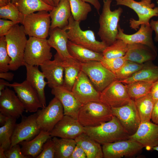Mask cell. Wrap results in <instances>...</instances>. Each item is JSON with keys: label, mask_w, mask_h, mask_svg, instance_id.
<instances>
[{"label": "cell", "mask_w": 158, "mask_h": 158, "mask_svg": "<svg viewBox=\"0 0 158 158\" xmlns=\"http://www.w3.org/2000/svg\"><path fill=\"white\" fill-rule=\"evenodd\" d=\"M84 127V133L100 144L129 139L130 135L117 118L96 126Z\"/></svg>", "instance_id": "obj_1"}, {"label": "cell", "mask_w": 158, "mask_h": 158, "mask_svg": "<svg viewBox=\"0 0 158 158\" xmlns=\"http://www.w3.org/2000/svg\"><path fill=\"white\" fill-rule=\"evenodd\" d=\"M112 1V0H103V7L99 20V27L97 34L107 46L117 40L118 23L123 12L120 7L112 11L110 8Z\"/></svg>", "instance_id": "obj_2"}, {"label": "cell", "mask_w": 158, "mask_h": 158, "mask_svg": "<svg viewBox=\"0 0 158 158\" xmlns=\"http://www.w3.org/2000/svg\"><path fill=\"white\" fill-rule=\"evenodd\" d=\"M23 25L15 24L5 36L8 55L9 70L16 71L25 63L24 54L28 39Z\"/></svg>", "instance_id": "obj_3"}, {"label": "cell", "mask_w": 158, "mask_h": 158, "mask_svg": "<svg viewBox=\"0 0 158 158\" xmlns=\"http://www.w3.org/2000/svg\"><path fill=\"white\" fill-rule=\"evenodd\" d=\"M112 116L110 107L101 102H91L82 105L77 120L83 127H94L109 121Z\"/></svg>", "instance_id": "obj_4"}, {"label": "cell", "mask_w": 158, "mask_h": 158, "mask_svg": "<svg viewBox=\"0 0 158 158\" xmlns=\"http://www.w3.org/2000/svg\"><path fill=\"white\" fill-rule=\"evenodd\" d=\"M80 22L75 21L72 15L66 27L69 41L92 51L102 53L107 46L103 41L96 40L95 33L91 30H83L80 28Z\"/></svg>", "instance_id": "obj_5"}, {"label": "cell", "mask_w": 158, "mask_h": 158, "mask_svg": "<svg viewBox=\"0 0 158 158\" xmlns=\"http://www.w3.org/2000/svg\"><path fill=\"white\" fill-rule=\"evenodd\" d=\"M116 5L126 6L134 10L137 13L138 20L131 18L129 20L130 27L136 30L142 24L149 25L150 20L153 17L158 16V7H155L152 0H116Z\"/></svg>", "instance_id": "obj_6"}, {"label": "cell", "mask_w": 158, "mask_h": 158, "mask_svg": "<svg viewBox=\"0 0 158 158\" xmlns=\"http://www.w3.org/2000/svg\"><path fill=\"white\" fill-rule=\"evenodd\" d=\"M51 47L46 39L30 37L25 51V63L32 66H40L52 57Z\"/></svg>", "instance_id": "obj_7"}, {"label": "cell", "mask_w": 158, "mask_h": 158, "mask_svg": "<svg viewBox=\"0 0 158 158\" xmlns=\"http://www.w3.org/2000/svg\"><path fill=\"white\" fill-rule=\"evenodd\" d=\"M51 24L49 13L46 11L25 16L22 23L25 32L30 37L46 39Z\"/></svg>", "instance_id": "obj_8"}, {"label": "cell", "mask_w": 158, "mask_h": 158, "mask_svg": "<svg viewBox=\"0 0 158 158\" xmlns=\"http://www.w3.org/2000/svg\"><path fill=\"white\" fill-rule=\"evenodd\" d=\"M81 71L87 75L95 89L100 93L117 80L116 75L103 66L99 61L81 63Z\"/></svg>", "instance_id": "obj_9"}, {"label": "cell", "mask_w": 158, "mask_h": 158, "mask_svg": "<svg viewBox=\"0 0 158 158\" xmlns=\"http://www.w3.org/2000/svg\"><path fill=\"white\" fill-rule=\"evenodd\" d=\"M36 112V121L40 129L49 132L64 115L63 106L55 97L47 106Z\"/></svg>", "instance_id": "obj_10"}, {"label": "cell", "mask_w": 158, "mask_h": 158, "mask_svg": "<svg viewBox=\"0 0 158 158\" xmlns=\"http://www.w3.org/2000/svg\"><path fill=\"white\" fill-rule=\"evenodd\" d=\"M112 115L116 116L130 135L137 130L141 121L134 100L118 107L111 108Z\"/></svg>", "instance_id": "obj_11"}, {"label": "cell", "mask_w": 158, "mask_h": 158, "mask_svg": "<svg viewBox=\"0 0 158 158\" xmlns=\"http://www.w3.org/2000/svg\"><path fill=\"white\" fill-rule=\"evenodd\" d=\"M102 147L104 158H121L133 157L144 147L138 142L129 139L107 143Z\"/></svg>", "instance_id": "obj_12"}, {"label": "cell", "mask_w": 158, "mask_h": 158, "mask_svg": "<svg viewBox=\"0 0 158 158\" xmlns=\"http://www.w3.org/2000/svg\"><path fill=\"white\" fill-rule=\"evenodd\" d=\"M123 83L116 80L100 93V100L111 108L123 106L132 99Z\"/></svg>", "instance_id": "obj_13"}, {"label": "cell", "mask_w": 158, "mask_h": 158, "mask_svg": "<svg viewBox=\"0 0 158 158\" xmlns=\"http://www.w3.org/2000/svg\"><path fill=\"white\" fill-rule=\"evenodd\" d=\"M36 118V113L27 117H22L20 122L16 123L15 126L10 147L23 141L30 140L40 133L41 130Z\"/></svg>", "instance_id": "obj_14"}, {"label": "cell", "mask_w": 158, "mask_h": 158, "mask_svg": "<svg viewBox=\"0 0 158 158\" xmlns=\"http://www.w3.org/2000/svg\"><path fill=\"white\" fill-rule=\"evenodd\" d=\"M71 91L83 104L91 102H100V92L95 89L87 75L82 71H80Z\"/></svg>", "instance_id": "obj_15"}, {"label": "cell", "mask_w": 158, "mask_h": 158, "mask_svg": "<svg viewBox=\"0 0 158 158\" xmlns=\"http://www.w3.org/2000/svg\"><path fill=\"white\" fill-rule=\"evenodd\" d=\"M9 87L14 89L26 112H35L39 108H43L37 92L26 80L20 83L10 84Z\"/></svg>", "instance_id": "obj_16"}, {"label": "cell", "mask_w": 158, "mask_h": 158, "mask_svg": "<svg viewBox=\"0 0 158 158\" xmlns=\"http://www.w3.org/2000/svg\"><path fill=\"white\" fill-rule=\"evenodd\" d=\"M129 139L138 142L148 150L158 146V124L150 121L141 122L137 130Z\"/></svg>", "instance_id": "obj_17"}, {"label": "cell", "mask_w": 158, "mask_h": 158, "mask_svg": "<svg viewBox=\"0 0 158 158\" xmlns=\"http://www.w3.org/2000/svg\"><path fill=\"white\" fill-rule=\"evenodd\" d=\"M84 132V127L77 119L64 115L49 132L51 138L59 137L75 139Z\"/></svg>", "instance_id": "obj_18"}, {"label": "cell", "mask_w": 158, "mask_h": 158, "mask_svg": "<svg viewBox=\"0 0 158 158\" xmlns=\"http://www.w3.org/2000/svg\"><path fill=\"white\" fill-rule=\"evenodd\" d=\"M62 61L56 52L53 60L47 61L40 66L47 79L48 86L51 89L63 85L64 68Z\"/></svg>", "instance_id": "obj_19"}, {"label": "cell", "mask_w": 158, "mask_h": 158, "mask_svg": "<svg viewBox=\"0 0 158 158\" xmlns=\"http://www.w3.org/2000/svg\"><path fill=\"white\" fill-rule=\"evenodd\" d=\"M15 92L6 87L0 96V112L8 117L16 118L25 111Z\"/></svg>", "instance_id": "obj_20"}, {"label": "cell", "mask_w": 158, "mask_h": 158, "mask_svg": "<svg viewBox=\"0 0 158 158\" xmlns=\"http://www.w3.org/2000/svg\"><path fill=\"white\" fill-rule=\"evenodd\" d=\"M139 30L136 33L128 35L123 32V30L118 25V33L116 36L117 39H121L128 44H141L146 45L151 48L156 53L157 50L155 46L152 38L153 30L150 25L141 24Z\"/></svg>", "instance_id": "obj_21"}, {"label": "cell", "mask_w": 158, "mask_h": 158, "mask_svg": "<svg viewBox=\"0 0 158 158\" xmlns=\"http://www.w3.org/2000/svg\"><path fill=\"white\" fill-rule=\"evenodd\" d=\"M51 93L61 103L64 115L77 119L79 111L83 104L75 97L72 91L62 85L51 89Z\"/></svg>", "instance_id": "obj_22"}, {"label": "cell", "mask_w": 158, "mask_h": 158, "mask_svg": "<svg viewBox=\"0 0 158 158\" xmlns=\"http://www.w3.org/2000/svg\"><path fill=\"white\" fill-rule=\"evenodd\" d=\"M67 31L66 28L62 29L56 28L50 30L49 37L47 40L50 46L56 50L62 60L68 62L74 58L68 51L67 44L69 39Z\"/></svg>", "instance_id": "obj_23"}, {"label": "cell", "mask_w": 158, "mask_h": 158, "mask_svg": "<svg viewBox=\"0 0 158 158\" xmlns=\"http://www.w3.org/2000/svg\"><path fill=\"white\" fill-rule=\"evenodd\" d=\"M26 70V80L37 92L43 108L46 106L44 88L48 83L45 76L37 66H32L24 63Z\"/></svg>", "instance_id": "obj_24"}, {"label": "cell", "mask_w": 158, "mask_h": 158, "mask_svg": "<svg viewBox=\"0 0 158 158\" xmlns=\"http://www.w3.org/2000/svg\"><path fill=\"white\" fill-rule=\"evenodd\" d=\"M49 14L51 20L50 30L56 28L62 29L66 28L71 15L69 0H60Z\"/></svg>", "instance_id": "obj_25"}, {"label": "cell", "mask_w": 158, "mask_h": 158, "mask_svg": "<svg viewBox=\"0 0 158 158\" xmlns=\"http://www.w3.org/2000/svg\"><path fill=\"white\" fill-rule=\"evenodd\" d=\"M157 56V54L149 47L141 44H128L124 56L127 60L142 64L154 60Z\"/></svg>", "instance_id": "obj_26"}, {"label": "cell", "mask_w": 158, "mask_h": 158, "mask_svg": "<svg viewBox=\"0 0 158 158\" xmlns=\"http://www.w3.org/2000/svg\"><path fill=\"white\" fill-rule=\"evenodd\" d=\"M49 132L41 130L35 138L29 140H25L19 144L21 146L22 153L28 158H36L41 152L44 144L51 138Z\"/></svg>", "instance_id": "obj_27"}, {"label": "cell", "mask_w": 158, "mask_h": 158, "mask_svg": "<svg viewBox=\"0 0 158 158\" xmlns=\"http://www.w3.org/2000/svg\"><path fill=\"white\" fill-rule=\"evenodd\" d=\"M152 61L146 62L141 69L129 77L118 80L125 84L138 81L154 83L158 79V66Z\"/></svg>", "instance_id": "obj_28"}, {"label": "cell", "mask_w": 158, "mask_h": 158, "mask_svg": "<svg viewBox=\"0 0 158 158\" xmlns=\"http://www.w3.org/2000/svg\"><path fill=\"white\" fill-rule=\"evenodd\" d=\"M68 48L71 56L81 63L90 61H100L103 57L102 53L91 50L73 43L69 40Z\"/></svg>", "instance_id": "obj_29"}, {"label": "cell", "mask_w": 158, "mask_h": 158, "mask_svg": "<svg viewBox=\"0 0 158 158\" xmlns=\"http://www.w3.org/2000/svg\"><path fill=\"white\" fill-rule=\"evenodd\" d=\"M76 144L79 145L85 151L87 158L104 157L100 144L83 133L74 139Z\"/></svg>", "instance_id": "obj_30"}, {"label": "cell", "mask_w": 158, "mask_h": 158, "mask_svg": "<svg viewBox=\"0 0 158 158\" xmlns=\"http://www.w3.org/2000/svg\"><path fill=\"white\" fill-rule=\"evenodd\" d=\"M62 63L64 68V73L63 86L71 91L75 82L81 71V63L74 59L68 62L62 61Z\"/></svg>", "instance_id": "obj_31"}, {"label": "cell", "mask_w": 158, "mask_h": 158, "mask_svg": "<svg viewBox=\"0 0 158 158\" xmlns=\"http://www.w3.org/2000/svg\"><path fill=\"white\" fill-rule=\"evenodd\" d=\"M15 4L20 11L25 16L42 11L49 12L54 7L46 4L42 0H18Z\"/></svg>", "instance_id": "obj_32"}, {"label": "cell", "mask_w": 158, "mask_h": 158, "mask_svg": "<svg viewBox=\"0 0 158 158\" xmlns=\"http://www.w3.org/2000/svg\"><path fill=\"white\" fill-rule=\"evenodd\" d=\"M55 158H69L76 145L74 139L53 137Z\"/></svg>", "instance_id": "obj_33"}, {"label": "cell", "mask_w": 158, "mask_h": 158, "mask_svg": "<svg viewBox=\"0 0 158 158\" xmlns=\"http://www.w3.org/2000/svg\"><path fill=\"white\" fill-rule=\"evenodd\" d=\"M134 100L139 113L141 122L150 121L155 102L150 92L145 96Z\"/></svg>", "instance_id": "obj_34"}, {"label": "cell", "mask_w": 158, "mask_h": 158, "mask_svg": "<svg viewBox=\"0 0 158 158\" xmlns=\"http://www.w3.org/2000/svg\"><path fill=\"white\" fill-rule=\"evenodd\" d=\"M153 83L138 81L126 84L125 85L130 97L134 100L149 93Z\"/></svg>", "instance_id": "obj_35"}, {"label": "cell", "mask_w": 158, "mask_h": 158, "mask_svg": "<svg viewBox=\"0 0 158 158\" xmlns=\"http://www.w3.org/2000/svg\"><path fill=\"white\" fill-rule=\"evenodd\" d=\"M71 15L74 19L80 23L85 20L88 13L92 11L91 7L82 0H69Z\"/></svg>", "instance_id": "obj_36"}, {"label": "cell", "mask_w": 158, "mask_h": 158, "mask_svg": "<svg viewBox=\"0 0 158 158\" xmlns=\"http://www.w3.org/2000/svg\"><path fill=\"white\" fill-rule=\"evenodd\" d=\"M16 118L9 117L5 124L0 128V146L5 150L9 149L15 126Z\"/></svg>", "instance_id": "obj_37"}, {"label": "cell", "mask_w": 158, "mask_h": 158, "mask_svg": "<svg viewBox=\"0 0 158 158\" xmlns=\"http://www.w3.org/2000/svg\"><path fill=\"white\" fill-rule=\"evenodd\" d=\"M24 16L16 5L11 2H9L4 6L0 7V18L8 19L16 24H22Z\"/></svg>", "instance_id": "obj_38"}, {"label": "cell", "mask_w": 158, "mask_h": 158, "mask_svg": "<svg viewBox=\"0 0 158 158\" xmlns=\"http://www.w3.org/2000/svg\"><path fill=\"white\" fill-rule=\"evenodd\" d=\"M128 48V44L121 39H117L113 44L107 46L102 53L103 57L108 59L124 56Z\"/></svg>", "instance_id": "obj_39"}, {"label": "cell", "mask_w": 158, "mask_h": 158, "mask_svg": "<svg viewBox=\"0 0 158 158\" xmlns=\"http://www.w3.org/2000/svg\"><path fill=\"white\" fill-rule=\"evenodd\" d=\"M144 64L126 60L121 68L115 74L118 80L127 78L140 70Z\"/></svg>", "instance_id": "obj_40"}, {"label": "cell", "mask_w": 158, "mask_h": 158, "mask_svg": "<svg viewBox=\"0 0 158 158\" xmlns=\"http://www.w3.org/2000/svg\"><path fill=\"white\" fill-rule=\"evenodd\" d=\"M11 59L8 55L5 36H0V72L8 71Z\"/></svg>", "instance_id": "obj_41"}, {"label": "cell", "mask_w": 158, "mask_h": 158, "mask_svg": "<svg viewBox=\"0 0 158 158\" xmlns=\"http://www.w3.org/2000/svg\"><path fill=\"white\" fill-rule=\"evenodd\" d=\"M126 60L124 56L111 59L106 58L103 57L100 62L103 66L115 74Z\"/></svg>", "instance_id": "obj_42"}, {"label": "cell", "mask_w": 158, "mask_h": 158, "mask_svg": "<svg viewBox=\"0 0 158 158\" xmlns=\"http://www.w3.org/2000/svg\"><path fill=\"white\" fill-rule=\"evenodd\" d=\"M55 153L54 142L50 138L44 144L41 152L36 158H54Z\"/></svg>", "instance_id": "obj_43"}, {"label": "cell", "mask_w": 158, "mask_h": 158, "mask_svg": "<svg viewBox=\"0 0 158 158\" xmlns=\"http://www.w3.org/2000/svg\"><path fill=\"white\" fill-rule=\"evenodd\" d=\"M6 158H28L22 153L19 144H16L5 151Z\"/></svg>", "instance_id": "obj_44"}, {"label": "cell", "mask_w": 158, "mask_h": 158, "mask_svg": "<svg viewBox=\"0 0 158 158\" xmlns=\"http://www.w3.org/2000/svg\"><path fill=\"white\" fill-rule=\"evenodd\" d=\"M16 24L13 22L6 19H0V36H5Z\"/></svg>", "instance_id": "obj_45"}, {"label": "cell", "mask_w": 158, "mask_h": 158, "mask_svg": "<svg viewBox=\"0 0 158 158\" xmlns=\"http://www.w3.org/2000/svg\"><path fill=\"white\" fill-rule=\"evenodd\" d=\"M69 158H87V156L82 147L76 144L75 147Z\"/></svg>", "instance_id": "obj_46"}, {"label": "cell", "mask_w": 158, "mask_h": 158, "mask_svg": "<svg viewBox=\"0 0 158 158\" xmlns=\"http://www.w3.org/2000/svg\"><path fill=\"white\" fill-rule=\"evenodd\" d=\"M151 119L153 123L158 124V100L155 102L152 113Z\"/></svg>", "instance_id": "obj_47"}, {"label": "cell", "mask_w": 158, "mask_h": 158, "mask_svg": "<svg viewBox=\"0 0 158 158\" xmlns=\"http://www.w3.org/2000/svg\"><path fill=\"white\" fill-rule=\"evenodd\" d=\"M150 93L155 101L158 100V79L153 83Z\"/></svg>", "instance_id": "obj_48"}, {"label": "cell", "mask_w": 158, "mask_h": 158, "mask_svg": "<svg viewBox=\"0 0 158 158\" xmlns=\"http://www.w3.org/2000/svg\"><path fill=\"white\" fill-rule=\"evenodd\" d=\"M150 24L152 30L155 32L154 41L156 42H158V20L155 21L152 19Z\"/></svg>", "instance_id": "obj_49"}, {"label": "cell", "mask_w": 158, "mask_h": 158, "mask_svg": "<svg viewBox=\"0 0 158 158\" xmlns=\"http://www.w3.org/2000/svg\"><path fill=\"white\" fill-rule=\"evenodd\" d=\"M14 76V74L11 72L7 71L0 72V78L5 79L9 81H11L13 80Z\"/></svg>", "instance_id": "obj_50"}, {"label": "cell", "mask_w": 158, "mask_h": 158, "mask_svg": "<svg viewBox=\"0 0 158 158\" xmlns=\"http://www.w3.org/2000/svg\"><path fill=\"white\" fill-rule=\"evenodd\" d=\"M87 3L92 5L96 10L98 13L99 14V11L101 8V5L99 0H82Z\"/></svg>", "instance_id": "obj_51"}, {"label": "cell", "mask_w": 158, "mask_h": 158, "mask_svg": "<svg viewBox=\"0 0 158 158\" xmlns=\"http://www.w3.org/2000/svg\"><path fill=\"white\" fill-rule=\"evenodd\" d=\"M10 83L4 79H0V96L1 95L3 91L6 87H9Z\"/></svg>", "instance_id": "obj_52"}, {"label": "cell", "mask_w": 158, "mask_h": 158, "mask_svg": "<svg viewBox=\"0 0 158 158\" xmlns=\"http://www.w3.org/2000/svg\"><path fill=\"white\" fill-rule=\"evenodd\" d=\"M8 117L0 112V125L1 126L4 125L7 121Z\"/></svg>", "instance_id": "obj_53"}, {"label": "cell", "mask_w": 158, "mask_h": 158, "mask_svg": "<svg viewBox=\"0 0 158 158\" xmlns=\"http://www.w3.org/2000/svg\"><path fill=\"white\" fill-rule=\"evenodd\" d=\"M5 150L0 146V158H6L5 155Z\"/></svg>", "instance_id": "obj_54"}, {"label": "cell", "mask_w": 158, "mask_h": 158, "mask_svg": "<svg viewBox=\"0 0 158 158\" xmlns=\"http://www.w3.org/2000/svg\"><path fill=\"white\" fill-rule=\"evenodd\" d=\"M9 2L7 0H0V7L6 5Z\"/></svg>", "instance_id": "obj_55"}, {"label": "cell", "mask_w": 158, "mask_h": 158, "mask_svg": "<svg viewBox=\"0 0 158 158\" xmlns=\"http://www.w3.org/2000/svg\"><path fill=\"white\" fill-rule=\"evenodd\" d=\"M46 4L51 5L53 6H54V5L52 0H42Z\"/></svg>", "instance_id": "obj_56"}, {"label": "cell", "mask_w": 158, "mask_h": 158, "mask_svg": "<svg viewBox=\"0 0 158 158\" xmlns=\"http://www.w3.org/2000/svg\"><path fill=\"white\" fill-rule=\"evenodd\" d=\"M54 5V6H56L59 3L60 0H52Z\"/></svg>", "instance_id": "obj_57"}, {"label": "cell", "mask_w": 158, "mask_h": 158, "mask_svg": "<svg viewBox=\"0 0 158 158\" xmlns=\"http://www.w3.org/2000/svg\"><path fill=\"white\" fill-rule=\"evenodd\" d=\"M8 2H11L14 4L17 3L18 0H7Z\"/></svg>", "instance_id": "obj_58"}, {"label": "cell", "mask_w": 158, "mask_h": 158, "mask_svg": "<svg viewBox=\"0 0 158 158\" xmlns=\"http://www.w3.org/2000/svg\"><path fill=\"white\" fill-rule=\"evenodd\" d=\"M152 150H156L158 152V146L153 147Z\"/></svg>", "instance_id": "obj_59"}]
</instances>
